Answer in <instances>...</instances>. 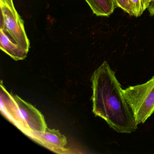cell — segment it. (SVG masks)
<instances>
[{
  "mask_svg": "<svg viewBox=\"0 0 154 154\" xmlns=\"http://www.w3.org/2000/svg\"><path fill=\"white\" fill-rule=\"evenodd\" d=\"M93 112L119 133H131L137 129L133 113L122 94L115 72L104 61L92 75Z\"/></svg>",
  "mask_w": 154,
  "mask_h": 154,
  "instance_id": "obj_1",
  "label": "cell"
},
{
  "mask_svg": "<svg viewBox=\"0 0 154 154\" xmlns=\"http://www.w3.org/2000/svg\"><path fill=\"white\" fill-rule=\"evenodd\" d=\"M137 125L144 123L154 112V76L146 82L122 89Z\"/></svg>",
  "mask_w": 154,
  "mask_h": 154,
  "instance_id": "obj_2",
  "label": "cell"
},
{
  "mask_svg": "<svg viewBox=\"0 0 154 154\" xmlns=\"http://www.w3.org/2000/svg\"><path fill=\"white\" fill-rule=\"evenodd\" d=\"M1 29L14 42L27 51H29L30 43L27 36L24 21L16 11L0 2Z\"/></svg>",
  "mask_w": 154,
  "mask_h": 154,
  "instance_id": "obj_3",
  "label": "cell"
},
{
  "mask_svg": "<svg viewBox=\"0 0 154 154\" xmlns=\"http://www.w3.org/2000/svg\"><path fill=\"white\" fill-rule=\"evenodd\" d=\"M28 137L55 153H70V149L65 147L67 143L66 138L58 130L47 128L45 131L31 132Z\"/></svg>",
  "mask_w": 154,
  "mask_h": 154,
  "instance_id": "obj_4",
  "label": "cell"
},
{
  "mask_svg": "<svg viewBox=\"0 0 154 154\" xmlns=\"http://www.w3.org/2000/svg\"><path fill=\"white\" fill-rule=\"evenodd\" d=\"M28 131V136L32 132L45 131L48 128L44 115L34 106L18 95H13Z\"/></svg>",
  "mask_w": 154,
  "mask_h": 154,
  "instance_id": "obj_5",
  "label": "cell"
},
{
  "mask_svg": "<svg viewBox=\"0 0 154 154\" xmlns=\"http://www.w3.org/2000/svg\"><path fill=\"white\" fill-rule=\"evenodd\" d=\"M1 84V111L3 115L17 127L25 135H27L28 131L20 111L13 95L10 94Z\"/></svg>",
  "mask_w": 154,
  "mask_h": 154,
  "instance_id": "obj_6",
  "label": "cell"
},
{
  "mask_svg": "<svg viewBox=\"0 0 154 154\" xmlns=\"http://www.w3.org/2000/svg\"><path fill=\"white\" fill-rule=\"evenodd\" d=\"M0 48L16 61L25 59L28 51L14 43L1 29H0Z\"/></svg>",
  "mask_w": 154,
  "mask_h": 154,
  "instance_id": "obj_7",
  "label": "cell"
},
{
  "mask_svg": "<svg viewBox=\"0 0 154 154\" xmlns=\"http://www.w3.org/2000/svg\"><path fill=\"white\" fill-rule=\"evenodd\" d=\"M94 14L98 17H109L117 8L114 0H85Z\"/></svg>",
  "mask_w": 154,
  "mask_h": 154,
  "instance_id": "obj_8",
  "label": "cell"
},
{
  "mask_svg": "<svg viewBox=\"0 0 154 154\" xmlns=\"http://www.w3.org/2000/svg\"><path fill=\"white\" fill-rule=\"evenodd\" d=\"M152 0H130L132 16L140 17L148 8Z\"/></svg>",
  "mask_w": 154,
  "mask_h": 154,
  "instance_id": "obj_9",
  "label": "cell"
},
{
  "mask_svg": "<svg viewBox=\"0 0 154 154\" xmlns=\"http://www.w3.org/2000/svg\"><path fill=\"white\" fill-rule=\"evenodd\" d=\"M114 1L118 8L121 9L130 16H132L130 0H114Z\"/></svg>",
  "mask_w": 154,
  "mask_h": 154,
  "instance_id": "obj_10",
  "label": "cell"
},
{
  "mask_svg": "<svg viewBox=\"0 0 154 154\" xmlns=\"http://www.w3.org/2000/svg\"><path fill=\"white\" fill-rule=\"evenodd\" d=\"M0 2H3L4 4L8 6L12 9H15V6L13 3V0H0Z\"/></svg>",
  "mask_w": 154,
  "mask_h": 154,
  "instance_id": "obj_11",
  "label": "cell"
},
{
  "mask_svg": "<svg viewBox=\"0 0 154 154\" xmlns=\"http://www.w3.org/2000/svg\"><path fill=\"white\" fill-rule=\"evenodd\" d=\"M148 10L150 16L151 17L154 16V0H152Z\"/></svg>",
  "mask_w": 154,
  "mask_h": 154,
  "instance_id": "obj_12",
  "label": "cell"
}]
</instances>
